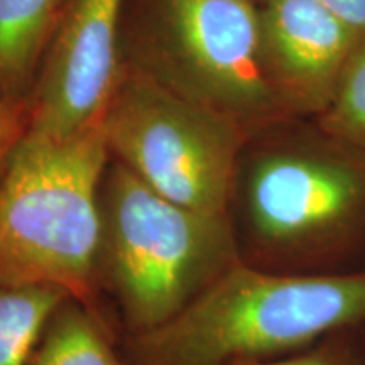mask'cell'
<instances>
[{
    "instance_id": "1",
    "label": "cell",
    "mask_w": 365,
    "mask_h": 365,
    "mask_svg": "<svg viewBox=\"0 0 365 365\" xmlns=\"http://www.w3.org/2000/svg\"><path fill=\"white\" fill-rule=\"evenodd\" d=\"M240 262L264 271H365V158L317 120L250 137L228 208Z\"/></svg>"
},
{
    "instance_id": "2",
    "label": "cell",
    "mask_w": 365,
    "mask_h": 365,
    "mask_svg": "<svg viewBox=\"0 0 365 365\" xmlns=\"http://www.w3.org/2000/svg\"><path fill=\"white\" fill-rule=\"evenodd\" d=\"M365 327V271L293 274L237 264L166 325L129 339L132 365H245Z\"/></svg>"
},
{
    "instance_id": "3",
    "label": "cell",
    "mask_w": 365,
    "mask_h": 365,
    "mask_svg": "<svg viewBox=\"0 0 365 365\" xmlns=\"http://www.w3.org/2000/svg\"><path fill=\"white\" fill-rule=\"evenodd\" d=\"M103 124L66 139L27 132L0 176V281L54 286L97 307Z\"/></svg>"
},
{
    "instance_id": "4",
    "label": "cell",
    "mask_w": 365,
    "mask_h": 365,
    "mask_svg": "<svg viewBox=\"0 0 365 365\" xmlns=\"http://www.w3.org/2000/svg\"><path fill=\"white\" fill-rule=\"evenodd\" d=\"M100 205L97 293L110 296L129 339L166 325L240 264L228 215L173 203L113 159Z\"/></svg>"
},
{
    "instance_id": "5",
    "label": "cell",
    "mask_w": 365,
    "mask_h": 365,
    "mask_svg": "<svg viewBox=\"0 0 365 365\" xmlns=\"http://www.w3.org/2000/svg\"><path fill=\"white\" fill-rule=\"evenodd\" d=\"M132 65L252 137L289 122L262 61L254 0H149Z\"/></svg>"
},
{
    "instance_id": "6",
    "label": "cell",
    "mask_w": 365,
    "mask_h": 365,
    "mask_svg": "<svg viewBox=\"0 0 365 365\" xmlns=\"http://www.w3.org/2000/svg\"><path fill=\"white\" fill-rule=\"evenodd\" d=\"M113 161L173 203L228 215L250 139L234 118L191 102L125 61L103 115Z\"/></svg>"
},
{
    "instance_id": "7",
    "label": "cell",
    "mask_w": 365,
    "mask_h": 365,
    "mask_svg": "<svg viewBox=\"0 0 365 365\" xmlns=\"http://www.w3.org/2000/svg\"><path fill=\"white\" fill-rule=\"evenodd\" d=\"M125 0H65L29 98L31 134L66 139L100 124L125 59L120 26Z\"/></svg>"
},
{
    "instance_id": "8",
    "label": "cell",
    "mask_w": 365,
    "mask_h": 365,
    "mask_svg": "<svg viewBox=\"0 0 365 365\" xmlns=\"http://www.w3.org/2000/svg\"><path fill=\"white\" fill-rule=\"evenodd\" d=\"M261 46L269 85L291 120L330 107L360 38L319 0H262Z\"/></svg>"
},
{
    "instance_id": "9",
    "label": "cell",
    "mask_w": 365,
    "mask_h": 365,
    "mask_svg": "<svg viewBox=\"0 0 365 365\" xmlns=\"http://www.w3.org/2000/svg\"><path fill=\"white\" fill-rule=\"evenodd\" d=\"M65 0H0V95L29 105Z\"/></svg>"
},
{
    "instance_id": "10",
    "label": "cell",
    "mask_w": 365,
    "mask_h": 365,
    "mask_svg": "<svg viewBox=\"0 0 365 365\" xmlns=\"http://www.w3.org/2000/svg\"><path fill=\"white\" fill-rule=\"evenodd\" d=\"M27 365H124L95 304L68 298L54 312Z\"/></svg>"
},
{
    "instance_id": "11",
    "label": "cell",
    "mask_w": 365,
    "mask_h": 365,
    "mask_svg": "<svg viewBox=\"0 0 365 365\" xmlns=\"http://www.w3.org/2000/svg\"><path fill=\"white\" fill-rule=\"evenodd\" d=\"M68 298L54 286L0 281V365H27L49 319Z\"/></svg>"
},
{
    "instance_id": "12",
    "label": "cell",
    "mask_w": 365,
    "mask_h": 365,
    "mask_svg": "<svg viewBox=\"0 0 365 365\" xmlns=\"http://www.w3.org/2000/svg\"><path fill=\"white\" fill-rule=\"evenodd\" d=\"M313 120L365 158V38L350 59L330 107Z\"/></svg>"
},
{
    "instance_id": "13",
    "label": "cell",
    "mask_w": 365,
    "mask_h": 365,
    "mask_svg": "<svg viewBox=\"0 0 365 365\" xmlns=\"http://www.w3.org/2000/svg\"><path fill=\"white\" fill-rule=\"evenodd\" d=\"M360 330L362 328L339 333L284 357L245 365H365L364 344L357 339Z\"/></svg>"
},
{
    "instance_id": "14",
    "label": "cell",
    "mask_w": 365,
    "mask_h": 365,
    "mask_svg": "<svg viewBox=\"0 0 365 365\" xmlns=\"http://www.w3.org/2000/svg\"><path fill=\"white\" fill-rule=\"evenodd\" d=\"M29 129V105L17 103L0 95V176L9 159Z\"/></svg>"
},
{
    "instance_id": "15",
    "label": "cell",
    "mask_w": 365,
    "mask_h": 365,
    "mask_svg": "<svg viewBox=\"0 0 365 365\" xmlns=\"http://www.w3.org/2000/svg\"><path fill=\"white\" fill-rule=\"evenodd\" d=\"M319 2L354 33L365 38V0H319Z\"/></svg>"
},
{
    "instance_id": "16",
    "label": "cell",
    "mask_w": 365,
    "mask_h": 365,
    "mask_svg": "<svg viewBox=\"0 0 365 365\" xmlns=\"http://www.w3.org/2000/svg\"><path fill=\"white\" fill-rule=\"evenodd\" d=\"M254 2H257V4H259V2H262V0H254Z\"/></svg>"
},
{
    "instance_id": "17",
    "label": "cell",
    "mask_w": 365,
    "mask_h": 365,
    "mask_svg": "<svg viewBox=\"0 0 365 365\" xmlns=\"http://www.w3.org/2000/svg\"><path fill=\"white\" fill-rule=\"evenodd\" d=\"M364 349H365V344H364Z\"/></svg>"
}]
</instances>
